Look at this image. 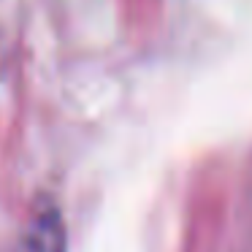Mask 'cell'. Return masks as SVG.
<instances>
[{
    "mask_svg": "<svg viewBox=\"0 0 252 252\" xmlns=\"http://www.w3.org/2000/svg\"><path fill=\"white\" fill-rule=\"evenodd\" d=\"M65 247L68 230L60 209L55 203H41L25 220L8 252H65Z\"/></svg>",
    "mask_w": 252,
    "mask_h": 252,
    "instance_id": "6da1fadb",
    "label": "cell"
}]
</instances>
